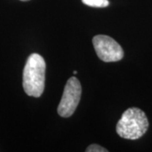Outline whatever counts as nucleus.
<instances>
[{"label":"nucleus","instance_id":"nucleus-1","mask_svg":"<svg viewBox=\"0 0 152 152\" xmlns=\"http://www.w3.org/2000/svg\"><path fill=\"white\" fill-rule=\"evenodd\" d=\"M46 63L40 54L32 53L27 58L23 71V88L30 96L39 97L45 87Z\"/></svg>","mask_w":152,"mask_h":152},{"label":"nucleus","instance_id":"nucleus-2","mask_svg":"<svg viewBox=\"0 0 152 152\" xmlns=\"http://www.w3.org/2000/svg\"><path fill=\"white\" fill-rule=\"evenodd\" d=\"M149 122L145 113L137 107L126 110L118 121L116 131L118 134L127 140H138L146 133Z\"/></svg>","mask_w":152,"mask_h":152},{"label":"nucleus","instance_id":"nucleus-3","mask_svg":"<svg viewBox=\"0 0 152 152\" xmlns=\"http://www.w3.org/2000/svg\"><path fill=\"white\" fill-rule=\"evenodd\" d=\"M81 97V85L75 77L67 81L58 107V113L63 118H69L75 112Z\"/></svg>","mask_w":152,"mask_h":152},{"label":"nucleus","instance_id":"nucleus-4","mask_svg":"<svg viewBox=\"0 0 152 152\" xmlns=\"http://www.w3.org/2000/svg\"><path fill=\"white\" fill-rule=\"evenodd\" d=\"M98 58L103 62H118L124 58V50L114 39L106 35H97L92 40Z\"/></svg>","mask_w":152,"mask_h":152},{"label":"nucleus","instance_id":"nucleus-5","mask_svg":"<svg viewBox=\"0 0 152 152\" xmlns=\"http://www.w3.org/2000/svg\"><path fill=\"white\" fill-rule=\"evenodd\" d=\"M86 5L95 8H105L109 5L108 0H82Z\"/></svg>","mask_w":152,"mask_h":152},{"label":"nucleus","instance_id":"nucleus-6","mask_svg":"<svg viewBox=\"0 0 152 152\" xmlns=\"http://www.w3.org/2000/svg\"><path fill=\"white\" fill-rule=\"evenodd\" d=\"M87 152H107L108 151L107 149H105L103 147H102L101 145H98L96 144L91 145L90 146L87 147V149L86 150Z\"/></svg>","mask_w":152,"mask_h":152},{"label":"nucleus","instance_id":"nucleus-7","mask_svg":"<svg viewBox=\"0 0 152 152\" xmlns=\"http://www.w3.org/2000/svg\"><path fill=\"white\" fill-rule=\"evenodd\" d=\"M20 1H29V0H20Z\"/></svg>","mask_w":152,"mask_h":152}]
</instances>
